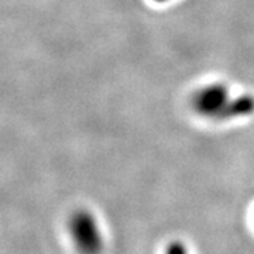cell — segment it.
<instances>
[{"label":"cell","mask_w":254,"mask_h":254,"mask_svg":"<svg viewBox=\"0 0 254 254\" xmlns=\"http://www.w3.org/2000/svg\"><path fill=\"white\" fill-rule=\"evenodd\" d=\"M229 99L226 86L223 83H213L195 92L190 99V106L196 115L213 120Z\"/></svg>","instance_id":"2"},{"label":"cell","mask_w":254,"mask_h":254,"mask_svg":"<svg viewBox=\"0 0 254 254\" xmlns=\"http://www.w3.org/2000/svg\"><path fill=\"white\" fill-rule=\"evenodd\" d=\"M68 232L79 254H100L103 252L105 243L102 230L89 210H75L68 220Z\"/></svg>","instance_id":"1"},{"label":"cell","mask_w":254,"mask_h":254,"mask_svg":"<svg viewBox=\"0 0 254 254\" xmlns=\"http://www.w3.org/2000/svg\"><path fill=\"white\" fill-rule=\"evenodd\" d=\"M157 3H164V1H168V0H154Z\"/></svg>","instance_id":"5"},{"label":"cell","mask_w":254,"mask_h":254,"mask_svg":"<svg viewBox=\"0 0 254 254\" xmlns=\"http://www.w3.org/2000/svg\"><path fill=\"white\" fill-rule=\"evenodd\" d=\"M165 254H190V250L181 240H173L167 245Z\"/></svg>","instance_id":"4"},{"label":"cell","mask_w":254,"mask_h":254,"mask_svg":"<svg viewBox=\"0 0 254 254\" xmlns=\"http://www.w3.org/2000/svg\"><path fill=\"white\" fill-rule=\"evenodd\" d=\"M254 113V98L252 95H242L235 99H229L227 103L220 109L213 120L225 122L230 119L250 116Z\"/></svg>","instance_id":"3"}]
</instances>
